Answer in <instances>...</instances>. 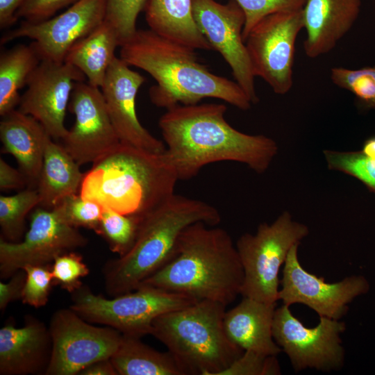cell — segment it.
I'll return each mask as SVG.
<instances>
[{"label": "cell", "instance_id": "1", "mask_svg": "<svg viewBox=\"0 0 375 375\" xmlns=\"http://www.w3.org/2000/svg\"><path fill=\"white\" fill-rule=\"evenodd\" d=\"M226 110L223 103L177 105L160 117L165 155L178 180L192 178L208 164L221 161L244 164L258 174L269 168L278 151L276 142L235 129L224 117Z\"/></svg>", "mask_w": 375, "mask_h": 375}, {"label": "cell", "instance_id": "2", "mask_svg": "<svg viewBox=\"0 0 375 375\" xmlns=\"http://www.w3.org/2000/svg\"><path fill=\"white\" fill-rule=\"evenodd\" d=\"M120 58L150 74L156 84L149 90L151 101L169 109L194 105L206 98L221 99L242 110L251 102L233 81L210 72L199 62L196 49L165 38L151 29L137 30L120 46Z\"/></svg>", "mask_w": 375, "mask_h": 375}, {"label": "cell", "instance_id": "3", "mask_svg": "<svg viewBox=\"0 0 375 375\" xmlns=\"http://www.w3.org/2000/svg\"><path fill=\"white\" fill-rule=\"evenodd\" d=\"M243 281V267L228 233L197 222L183 231L169 260L139 286L227 306L240 294Z\"/></svg>", "mask_w": 375, "mask_h": 375}, {"label": "cell", "instance_id": "4", "mask_svg": "<svg viewBox=\"0 0 375 375\" xmlns=\"http://www.w3.org/2000/svg\"><path fill=\"white\" fill-rule=\"evenodd\" d=\"M178 180L165 152L120 142L92 163L79 194L140 222L174 194Z\"/></svg>", "mask_w": 375, "mask_h": 375}, {"label": "cell", "instance_id": "5", "mask_svg": "<svg viewBox=\"0 0 375 375\" xmlns=\"http://www.w3.org/2000/svg\"><path fill=\"white\" fill-rule=\"evenodd\" d=\"M220 222V213L213 206L174 193L139 222L131 248L105 264L103 275L107 294L115 297L133 291L163 267L188 226L197 222L217 226Z\"/></svg>", "mask_w": 375, "mask_h": 375}, {"label": "cell", "instance_id": "6", "mask_svg": "<svg viewBox=\"0 0 375 375\" xmlns=\"http://www.w3.org/2000/svg\"><path fill=\"white\" fill-rule=\"evenodd\" d=\"M226 307L199 300L157 317L151 335L167 348L188 375H220L244 351L226 334Z\"/></svg>", "mask_w": 375, "mask_h": 375}, {"label": "cell", "instance_id": "7", "mask_svg": "<svg viewBox=\"0 0 375 375\" xmlns=\"http://www.w3.org/2000/svg\"><path fill=\"white\" fill-rule=\"evenodd\" d=\"M308 234L306 225L294 220L288 211H284L272 224H260L255 234L242 235L235 244L244 269L240 294L276 303L280 268L291 248Z\"/></svg>", "mask_w": 375, "mask_h": 375}, {"label": "cell", "instance_id": "8", "mask_svg": "<svg viewBox=\"0 0 375 375\" xmlns=\"http://www.w3.org/2000/svg\"><path fill=\"white\" fill-rule=\"evenodd\" d=\"M72 294L71 309L90 323L112 327L123 335H151L152 324L160 315L199 301L184 294L140 285L112 299L94 294L81 285Z\"/></svg>", "mask_w": 375, "mask_h": 375}, {"label": "cell", "instance_id": "9", "mask_svg": "<svg viewBox=\"0 0 375 375\" xmlns=\"http://www.w3.org/2000/svg\"><path fill=\"white\" fill-rule=\"evenodd\" d=\"M302 29V8L281 11L261 19L245 40L255 76L277 94L292 87L296 40Z\"/></svg>", "mask_w": 375, "mask_h": 375}, {"label": "cell", "instance_id": "10", "mask_svg": "<svg viewBox=\"0 0 375 375\" xmlns=\"http://www.w3.org/2000/svg\"><path fill=\"white\" fill-rule=\"evenodd\" d=\"M52 352L45 375H77L91 364L110 358L122 334L110 327L92 325L69 308L56 310L49 326Z\"/></svg>", "mask_w": 375, "mask_h": 375}, {"label": "cell", "instance_id": "11", "mask_svg": "<svg viewBox=\"0 0 375 375\" xmlns=\"http://www.w3.org/2000/svg\"><path fill=\"white\" fill-rule=\"evenodd\" d=\"M345 329L344 322L322 316L317 326L306 327L283 305L275 310L272 335L296 372L307 368L329 372L344 365L341 334Z\"/></svg>", "mask_w": 375, "mask_h": 375}, {"label": "cell", "instance_id": "12", "mask_svg": "<svg viewBox=\"0 0 375 375\" xmlns=\"http://www.w3.org/2000/svg\"><path fill=\"white\" fill-rule=\"evenodd\" d=\"M88 239L55 209H34L30 226L17 242L0 238V278H10L27 265H49L59 256L85 247Z\"/></svg>", "mask_w": 375, "mask_h": 375}, {"label": "cell", "instance_id": "13", "mask_svg": "<svg viewBox=\"0 0 375 375\" xmlns=\"http://www.w3.org/2000/svg\"><path fill=\"white\" fill-rule=\"evenodd\" d=\"M194 21L212 49L217 51L229 65L235 81L252 104L259 98L255 75L243 39L245 24L243 10L234 1L221 4L215 0H193Z\"/></svg>", "mask_w": 375, "mask_h": 375}, {"label": "cell", "instance_id": "14", "mask_svg": "<svg viewBox=\"0 0 375 375\" xmlns=\"http://www.w3.org/2000/svg\"><path fill=\"white\" fill-rule=\"evenodd\" d=\"M299 245L291 248L283 265L278 300L289 307L293 303H302L319 317L340 319L347 312L349 303L369 292L367 279L353 275L339 282L326 283L323 277L303 268L298 258Z\"/></svg>", "mask_w": 375, "mask_h": 375}, {"label": "cell", "instance_id": "15", "mask_svg": "<svg viewBox=\"0 0 375 375\" xmlns=\"http://www.w3.org/2000/svg\"><path fill=\"white\" fill-rule=\"evenodd\" d=\"M108 0H78L63 13L44 21H24L3 34L1 44L22 38L31 43L41 61L62 62L72 48L98 26L106 16Z\"/></svg>", "mask_w": 375, "mask_h": 375}, {"label": "cell", "instance_id": "16", "mask_svg": "<svg viewBox=\"0 0 375 375\" xmlns=\"http://www.w3.org/2000/svg\"><path fill=\"white\" fill-rule=\"evenodd\" d=\"M69 103L75 122L62 146L80 166L94 163L120 143L102 92L89 83L76 82Z\"/></svg>", "mask_w": 375, "mask_h": 375}, {"label": "cell", "instance_id": "17", "mask_svg": "<svg viewBox=\"0 0 375 375\" xmlns=\"http://www.w3.org/2000/svg\"><path fill=\"white\" fill-rule=\"evenodd\" d=\"M85 78L69 63L41 61L28 78L17 109L37 119L52 139L62 140L68 133L65 117L74 83Z\"/></svg>", "mask_w": 375, "mask_h": 375}, {"label": "cell", "instance_id": "18", "mask_svg": "<svg viewBox=\"0 0 375 375\" xmlns=\"http://www.w3.org/2000/svg\"><path fill=\"white\" fill-rule=\"evenodd\" d=\"M145 78L132 70L120 58L109 66L101 87L107 110L120 142L155 153L165 151V143L151 135L140 122L135 99Z\"/></svg>", "mask_w": 375, "mask_h": 375}, {"label": "cell", "instance_id": "19", "mask_svg": "<svg viewBox=\"0 0 375 375\" xmlns=\"http://www.w3.org/2000/svg\"><path fill=\"white\" fill-rule=\"evenodd\" d=\"M52 352L49 328L26 315L24 325L8 322L0 329V374H45Z\"/></svg>", "mask_w": 375, "mask_h": 375}, {"label": "cell", "instance_id": "20", "mask_svg": "<svg viewBox=\"0 0 375 375\" xmlns=\"http://www.w3.org/2000/svg\"><path fill=\"white\" fill-rule=\"evenodd\" d=\"M361 0H304L305 54L316 58L331 51L357 20Z\"/></svg>", "mask_w": 375, "mask_h": 375}, {"label": "cell", "instance_id": "21", "mask_svg": "<svg viewBox=\"0 0 375 375\" xmlns=\"http://www.w3.org/2000/svg\"><path fill=\"white\" fill-rule=\"evenodd\" d=\"M51 137L34 117L15 109L2 117L0 140L2 152L16 159L28 188H37L45 147Z\"/></svg>", "mask_w": 375, "mask_h": 375}, {"label": "cell", "instance_id": "22", "mask_svg": "<svg viewBox=\"0 0 375 375\" xmlns=\"http://www.w3.org/2000/svg\"><path fill=\"white\" fill-rule=\"evenodd\" d=\"M276 306V303L243 297L236 306L225 312L224 328L228 339L243 351L277 356L282 349L272 335Z\"/></svg>", "mask_w": 375, "mask_h": 375}, {"label": "cell", "instance_id": "23", "mask_svg": "<svg viewBox=\"0 0 375 375\" xmlns=\"http://www.w3.org/2000/svg\"><path fill=\"white\" fill-rule=\"evenodd\" d=\"M193 0H147L146 21L158 35L194 49L212 50L192 14Z\"/></svg>", "mask_w": 375, "mask_h": 375}, {"label": "cell", "instance_id": "24", "mask_svg": "<svg viewBox=\"0 0 375 375\" xmlns=\"http://www.w3.org/2000/svg\"><path fill=\"white\" fill-rule=\"evenodd\" d=\"M85 173L62 144L50 138L46 145L37 190L39 206L53 208L67 196L77 194Z\"/></svg>", "mask_w": 375, "mask_h": 375}, {"label": "cell", "instance_id": "25", "mask_svg": "<svg viewBox=\"0 0 375 375\" xmlns=\"http://www.w3.org/2000/svg\"><path fill=\"white\" fill-rule=\"evenodd\" d=\"M119 45L117 31L104 19L72 47L64 62L81 71L91 85L101 88L108 69L116 57L115 49Z\"/></svg>", "mask_w": 375, "mask_h": 375}, {"label": "cell", "instance_id": "26", "mask_svg": "<svg viewBox=\"0 0 375 375\" xmlns=\"http://www.w3.org/2000/svg\"><path fill=\"white\" fill-rule=\"evenodd\" d=\"M123 335L110 360L117 375H188L167 351H158L140 340Z\"/></svg>", "mask_w": 375, "mask_h": 375}, {"label": "cell", "instance_id": "27", "mask_svg": "<svg viewBox=\"0 0 375 375\" xmlns=\"http://www.w3.org/2000/svg\"><path fill=\"white\" fill-rule=\"evenodd\" d=\"M41 60L29 45L17 44L0 56V115H6L19 106V91L27 85L28 78Z\"/></svg>", "mask_w": 375, "mask_h": 375}, {"label": "cell", "instance_id": "28", "mask_svg": "<svg viewBox=\"0 0 375 375\" xmlns=\"http://www.w3.org/2000/svg\"><path fill=\"white\" fill-rule=\"evenodd\" d=\"M39 204L37 188H27L12 196L1 195V238L12 242L21 241L25 235L26 217Z\"/></svg>", "mask_w": 375, "mask_h": 375}, {"label": "cell", "instance_id": "29", "mask_svg": "<svg viewBox=\"0 0 375 375\" xmlns=\"http://www.w3.org/2000/svg\"><path fill=\"white\" fill-rule=\"evenodd\" d=\"M139 222L135 219L103 207L101 221L95 233L106 241L110 251L121 256L133 246Z\"/></svg>", "mask_w": 375, "mask_h": 375}, {"label": "cell", "instance_id": "30", "mask_svg": "<svg viewBox=\"0 0 375 375\" xmlns=\"http://www.w3.org/2000/svg\"><path fill=\"white\" fill-rule=\"evenodd\" d=\"M330 77L334 85L351 92L360 108L375 109V66L359 69L334 67Z\"/></svg>", "mask_w": 375, "mask_h": 375}, {"label": "cell", "instance_id": "31", "mask_svg": "<svg viewBox=\"0 0 375 375\" xmlns=\"http://www.w3.org/2000/svg\"><path fill=\"white\" fill-rule=\"evenodd\" d=\"M323 153L329 169L357 178L375 193V158L362 151H340L326 149Z\"/></svg>", "mask_w": 375, "mask_h": 375}, {"label": "cell", "instance_id": "32", "mask_svg": "<svg viewBox=\"0 0 375 375\" xmlns=\"http://www.w3.org/2000/svg\"><path fill=\"white\" fill-rule=\"evenodd\" d=\"M53 209L71 226L94 232L99 227L103 212V206L99 203L77 194L65 197Z\"/></svg>", "mask_w": 375, "mask_h": 375}, {"label": "cell", "instance_id": "33", "mask_svg": "<svg viewBox=\"0 0 375 375\" xmlns=\"http://www.w3.org/2000/svg\"><path fill=\"white\" fill-rule=\"evenodd\" d=\"M147 2V0L107 1L105 19L117 31L120 45L137 31V18Z\"/></svg>", "mask_w": 375, "mask_h": 375}, {"label": "cell", "instance_id": "34", "mask_svg": "<svg viewBox=\"0 0 375 375\" xmlns=\"http://www.w3.org/2000/svg\"><path fill=\"white\" fill-rule=\"evenodd\" d=\"M21 301L35 308L44 306L53 285L51 265H27Z\"/></svg>", "mask_w": 375, "mask_h": 375}, {"label": "cell", "instance_id": "35", "mask_svg": "<svg viewBox=\"0 0 375 375\" xmlns=\"http://www.w3.org/2000/svg\"><path fill=\"white\" fill-rule=\"evenodd\" d=\"M53 285L72 293L82 285L81 278L90 270L82 256L74 251L58 256L51 264Z\"/></svg>", "mask_w": 375, "mask_h": 375}, {"label": "cell", "instance_id": "36", "mask_svg": "<svg viewBox=\"0 0 375 375\" xmlns=\"http://www.w3.org/2000/svg\"><path fill=\"white\" fill-rule=\"evenodd\" d=\"M244 12L242 32L245 40L251 30L264 17L281 11L303 8L304 0H234Z\"/></svg>", "mask_w": 375, "mask_h": 375}, {"label": "cell", "instance_id": "37", "mask_svg": "<svg viewBox=\"0 0 375 375\" xmlns=\"http://www.w3.org/2000/svg\"><path fill=\"white\" fill-rule=\"evenodd\" d=\"M281 374L276 356L244 351L220 375H276Z\"/></svg>", "mask_w": 375, "mask_h": 375}, {"label": "cell", "instance_id": "38", "mask_svg": "<svg viewBox=\"0 0 375 375\" xmlns=\"http://www.w3.org/2000/svg\"><path fill=\"white\" fill-rule=\"evenodd\" d=\"M78 0H24L16 12V17L28 22L49 19L58 10Z\"/></svg>", "mask_w": 375, "mask_h": 375}, {"label": "cell", "instance_id": "39", "mask_svg": "<svg viewBox=\"0 0 375 375\" xmlns=\"http://www.w3.org/2000/svg\"><path fill=\"white\" fill-rule=\"evenodd\" d=\"M26 280V272H16L7 283L0 282V310L4 312L8 304L20 299Z\"/></svg>", "mask_w": 375, "mask_h": 375}, {"label": "cell", "instance_id": "40", "mask_svg": "<svg viewBox=\"0 0 375 375\" xmlns=\"http://www.w3.org/2000/svg\"><path fill=\"white\" fill-rule=\"evenodd\" d=\"M28 188V181L24 174L11 167L3 159L0 158V189L1 190H19Z\"/></svg>", "mask_w": 375, "mask_h": 375}, {"label": "cell", "instance_id": "41", "mask_svg": "<svg viewBox=\"0 0 375 375\" xmlns=\"http://www.w3.org/2000/svg\"><path fill=\"white\" fill-rule=\"evenodd\" d=\"M24 0H0V26L7 28L15 24L16 12Z\"/></svg>", "mask_w": 375, "mask_h": 375}, {"label": "cell", "instance_id": "42", "mask_svg": "<svg viewBox=\"0 0 375 375\" xmlns=\"http://www.w3.org/2000/svg\"><path fill=\"white\" fill-rule=\"evenodd\" d=\"M79 375H117L110 358L95 362L84 369Z\"/></svg>", "mask_w": 375, "mask_h": 375}]
</instances>
